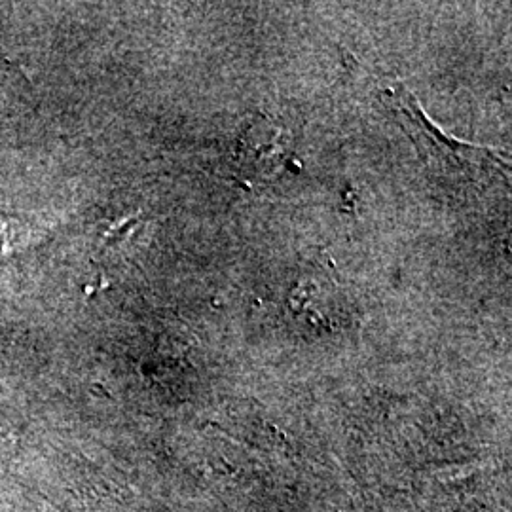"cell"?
Segmentation results:
<instances>
[{
    "label": "cell",
    "instance_id": "obj_2",
    "mask_svg": "<svg viewBox=\"0 0 512 512\" xmlns=\"http://www.w3.org/2000/svg\"><path fill=\"white\" fill-rule=\"evenodd\" d=\"M241 162L245 169L255 173L272 171L281 160L279 156V131L266 120L260 118L245 133L241 141Z\"/></svg>",
    "mask_w": 512,
    "mask_h": 512
},
{
    "label": "cell",
    "instance_id": "obj_1",
    "mask_svg": "<svg viewBox=\"0 0 512 512\" xmlns=\"http://www.w3.org/2000/svg\"><path fill=\"white\" fill-rule=\"evenodd\" d=\"M385 101L395 112L404 131L410 135L427 165L444 175H456L467 181H475L478 175L507 169L505 156L494 148L475 147L463 143L442 129L437 128L421 109L416 95L408 92L401 82L393 84L385 92Z\"/></svg>",
    "mask_w": 512,
    "mask_h": 512
}]
</instances>
